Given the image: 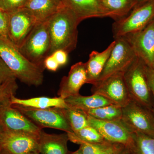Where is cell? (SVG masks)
<instances>
[{"instance_id": "6da1fadb", "label": "cell", "mask_w": 154, "mask_h": 154, "mask_svg": "<svg viewBox=\"0 0 154 154\" xmlns=\"http://www.w3.org/2000/svg\"><path fill=\"white\" fill-rule=\"evenodd\" d=\"M48 22L50 55L58 50L68 53L74 50L78 42V26L81 22L73 11L65 5L51 17Z\"/></svg>"}, {"instance_id": "7a4b0ae2", "label": "cell", "mask_w": 154, "mask_h": 154, "mask_svg": "<svg viewBox=\"0 0 154 154\" xmlns=\"http://www.w3.org/2000/svg\"><path fill=\"white\" fill-rule=\"evenodd\" d=\"M0 57L16 79L29 86L38 87L44 79V69L25 57L8 38L0 36Z\"/></svg>"}, {"instance_id": "3957f363", "label": "cell", "mask_w": 154, "mask_h": 154, "mask_svg": "<svg viewBox=\"0 0 154 154\" xmlns=\"http://www.w3.org/2000/svg\"><path fill=\"white\" fill-rule=\"evenodd\" d=\"M147 66L136 57L124 72V78L131 99L154 112V102L148 79Z\"/></svg>"}, {"instance_id": "277c9868", "label": "cell", "mask_w": 154, "mask_h": 154, "mask_svg": "<svg viewBox=\"0 0 154 154\" xmlns=\"http://www.w3.org/2000/svg\"><path fill=\"white\" fill-rule=\"evenodd\" d=\"M19 49L28 60L45 69L44 61L50 55L48 20L37 23Z\"/></svg>"}, {"instance_id": "5b68a950", "label": "cell", "mask_w": 154, "mask_h": 154, "mask_svg": "<svg viewBox=\"0 0 154 154\" xmlns=\"http://www.w3.org/2000/svg\"><path fill=\"white\" fill-rule=\"evenodd\" d=\"M122 123L132 132L154 137V112L133 99L122 107Z\"/></svg>"}, {"instance_id": "8992f818", "label": "cell", "mask_w": 154, "mask_h": 154, "mask_svg": "<svg viewBox=\"0 0 154 154\" xmlns=\"http://www.w3.org/2000/svg\"><path fill=\"white\" fill-rule=\"evenodd\" d=\"M154 19V0L134 8L128 15L112 25L114 39L142 30Z\"/></svg>"}, {"instance_id": "52a82bcc", "label": "cell", "mask_w": 154, "mask_h": 154, "mask_svg": "<svg viewBox=\"0 0 154 154\" xmlns=\"http://www.w3.org/2000/svg\"><path fill=\"white\" fill-rule=\"evenodd\" d=\"M91 91L93 94L104 96L121 107H125L132 99L123 72L115 73L99 81L93 85Z\"/></svg>"}, {"instance_id": "ba28073f", "label": "cell", "mask_w": 154, "mask_h": 154, "mask_svg": "<svg viewBox=\"0 0 154 154\" xmlns=\"http://www.w3.org/2000/svg\"><path fill=\"white\" fill-rule=\"evenodd\" d=\"M10 100L0 104V128L38 137L42 129L13 106Z\"/></svg>"}, {"instance_id": "9c48e42d", "label": "cell", "mask_w": 154, "mask_h": 154, "mask_svg": "<svg viewBox=\"0 0 154 154\" xmlns=\"http://www.w3.org/2000/svg\"><path fill=\"white\" fill-rule=\"evenodd\" d=\"M12 105L41 129L49 128L60 130L66 133H73L60 108L36 109Z\"/></svg>"}, {"instance_id": "30bf717a", "label": "cell", "mask_w": 154, "mask_h": 154, "mask_svg": "<svg viewBox=\"0 0 154 154\" xmlns=\"http://www.w3.org/2000/svg\"><path fill=\"white\" fill-rule=\"evenodd\" d=\"M122 37L128 42L137 57L148 66L154 67V19L142 30Z\"/></svg>"}, {"instance_id": "8fae6325", "label": "cell", "mask_w": 154, "mask_h": 154, "mask_svg": "<svg viewBox=\"0 0 154 154\" xmlns=\"http://www.w3.org/2000/svg\"><path fill=\"white\" fill-rule=\"evenodd\" d=\"M115 41V45L98 82L115 73L125 72L136 57L132 48L123 37L116 38Z\"/></svg>"}, {"instance_id": "7c38bea8", "label": "cell", "mask_w": 154, "mask_h": 154, "mask_svg": "<svg viewBox=\"0 0 154 154\" xmlns=\"http://www.w3.org/2000/svg\"><path fill=\"white\" fill-rule=\"evenodd\" d=\"M7 13L9 38L19 48L38 22L25 8Z\"/></svg>"}, {"instance_id": "4fadbf2b", "label": "cell", "mask_w": 154, "mask_h": 154, "mask_svg": "<svg viewBox=\"0 0 154 154\" xmlns=\"http://www.w3.org/2000/svg\"><path fill=\"white\" fill-rule=\"evenodd\" d=\"M0 150L9 154H28L38 151V137L0 128Z\"/></svg>"}, {"instance_id": "5bb4252c", "label": "cell", "mask_w": 154, "mask_h": 154, "mask_svg": "<svg viewBox=\"0 0 154 154\" xmlns=\"http://www.w3.org/2000/svg\"><path fill=\"white\" fill-rule=\"evenodd\" d=\"M86 114L89 125L97 130L105 140L112 143L121 144L125 146L130 143L132 132L121 121H102Z\"/></svg>"}, {"instance_id": "9a60e30c", "label": "cell", "mask_w": 154, "mask_h": 154, "mask_svg": "<svg viewBox=\"0 0 154 154\" xmlns=\"http://www.w3.org/2000/svg\"><path fill=\"white\" fill-rule=\"evenodd\" d=\"M85 84H87L85 64L79 62L72 66L68 75L62 79L57 95L64 99L79 95L80 89Z\"/></svg>"}, {"instance_id": "2e32d148", "label": "cell", "mask_w": 154, "mask_h": 154, "mask_svg": "<svg viewBox=\"0 0 154 154\" xmlns=\"http://www.w3.org/2000/svg\"><path fill=\"white\" fill-rule=\"evenodd\" d=\"M65 5L73 11L80 22L90 18H110L102 0H66Z\"/></svg>"}, {"instance_id": "e0dca14e", "label": "cell", "mask_w": 154, "mask_h": 154, "mask_svg": "<svg viewBox=\"0 0 154 154\" xmlns=\"http://www.w3.org/2000/svg\"><path fill=\"white\" fill-rule=\"evenodd\" d=\"M67 134H49L42 130L38 137V152L40 154H68Z\"/></svg>"}, {"instance_id": "ac0fdd59", "label": "cell", "mask_w": 154, "mask_h": 154, "mask_svg": "<svg viewBox=\"0 0 154 154\" xmlns=\"http://www.w3.org/2000/svg\"><path fill=\"white\" fill-rule=\"evenodd\" d=\"M115 44L114 40L102 52L94 51L90 54L88 62L85 63L87 84L94 85L98 82Z\"/></svg>"}, {"instance_id": "d6986e66", "label": "cell", "mask_w": 154, "mask_h": 154, "mask_svg": "<svg viewBox=\"0 0 154 154\" xmlns=\"http://www.w3.org/2000/svg\"><path fill=\"white\" fill-rule=\"evenodd\" d=\"M65 5L62 0H28L23 8L30 11L38 23L47 21Z\"/></svg>"}, {"instance_id": "ffe728a7", "label": "cell", "mask_w": 154, "mask_h": 154, "mask_svg": "<svg viewBox=\"0 0 154 154\" xmlns=\"http://www.w3.org/2000/svg\"><path fill=\"white\" fill-rule=\"evenodd\" d=\"M10 102L12 105L36 109L67 108L69 107L65 99L59 96L54 98L38 97L30 99H21L13 96L11 97Z\"/></svg>"}, {"instance_id": "44dd1931", "label": "cell", "mask_w": 154, "mask_h": 154, "mask_svg": "<svg viewBox=\"0 0 154 154\" xmlns=\"http://www.w3.org/2000/svg\"><path fill=\"white\" fill-rule=\"evenodd\" d=\"M65 100L69 107L82 110H90L114 104L109 99L97 94L90 96L79 94L69 97Z\"/></svg>"}, {"instance_id": "7402d4cb", "label": "cell", "mask_w": 154, "mask_h": 154, "mask_svg": "<svg viewBox=\"0 0 154 154\" xmlns=\"http://www.w3.org/2000/svg\"><path fill=\"white\" fill-rule=\"evenodd\" d=\"M126 147L130 154H154V137L132 132V140Z\"/></svg>"}, {"instance_id": "603a6c76", "label": "cell", "mask_w": 154, "mask_h": 154, "mask_svg": "<svg viewBox=\"0 0 154 154\" xmlns=\"http://www.w3.org/2000/svg\"><path fill=\"white\" fill-rule=\"evenodd\" d=\"M105 8L115 21L126 17L134 8L133 0H102Z\"/></svg>"}, {"instance_id": "cb8c5ba5", "label": "cell", "mask_w": 154, "mask_h": 154, "mask_svg": "<svg viewBox=\"0 0 154 154\" xmlns=\"http://www.w3.org/2000/svg\"><path fill=\"white\" fill-rule=\"evenodd\" d=\"M82 111L93 118L102 121H120L122 116V107L114 104Z\"/></svg>"}, {"instance_id": "d4e9b609", "label": "cell", "mask_w": 154, "mask_h": 154, "mask_svg": "<svg viewBox=\"0 0 154 154\" xmlns=\"http://www.w3.org/2000/svg\"><path fill=\"white\" fill-rule=\"evenodd\" d=\"M69 140L75 143L77 141L99 144L106 141L99 131L93 127L88 126L75 133H67Z\"/></svg>"}, {"instance_id": "484cf974", "label": "cell", "mask_w": 154, "mask_h": 154, "mask_svg": "<svg viewBox=\"0 0 154 154\" xmlns=\"http://www.w3.org/2000/svg\"><path fill=\"white\" fill-rule=\"evenodd\" d=\"M73 133L89 126L87 115L82 110L68 107L60 108Z\"/></svg>"}, {"instance_id": "4316f807", "label": "cell", "mask_w": 154, "mask_h": 154, "mask_svg": "<svg viewBox=\"0 0 154 154\" xmlns=\"http://www.w3.org/2000/svg\"><path fill=\"white\" fill-rule=\"evenodd\" d=\"M17 79H11L0 85V104L11 100L15 96L18 87Z\"/></svg>"}, {"instance_id": "83f0119b", "label": "cell", "mask_w": 154, "mask_h": 154, "mask_svg": "<svg viewBox=\"0 0 154 154\" xmlns=\"http://www.w3.org/2000/svg\"><path fill=\"white\" fill-rule=\"evenodd\" d=\"M107 142L106 141L103 143L95 144L79 141L75 143L80 145L79 148L82 154H101Z\"/></svg>"}, {"instance_id": "f1b7e54d", "label": "cell", "mask_w": 154, "mask_h": 154, "mask_svg": "<svg viewBox=\"0 0 154 154\" xmlns=\"http://www.w3.org/2000/svg\"><path fill=\"white\" fill-rule=\"evenodd\" d=\"M28 0H0V10L9 13L23 8Z\"/></svg>"}, {"instance_id": "f546056e", "label": "cell", "mask_w": 154, "mask_h": 154, "mask_svg": "<svg viewBox=\"0 0 154 154\" xmlns=\"http://www.w3.org/2000/svg\"><path fill=\"white\" fill-rule=\"evenodd\" d=\"M13 79L16 78L0 57V85Z\"/></svg>"}, {"instance_id": "4dcf8cb0", "label": "cell", "mask_w": 154, "mask_h": 154, "mask_svg": "<svg viewBox=\"0 0 154 154\" xmlns=\"http://www.w3.org/2000/svg\"><path fill=\"white\" fill-rule=\"evenodd\" d=\"M8 23V13L0 10V36L9 38Z\"/></svg>"}, {"instance_id": "1f68e13d", "label": "cell", "mask_w": 154, "mask_h": 154, "mask_svg": "<svg viewBox=\"0 0 154 154\" xmlns=\"http://www.w3.org/2000/svg\"><path fill=\"white\" fill-rule=\"evenodd\" d=\"M125 146L121 144L107 142L101 154H119Z\"/></svg>"}, {"instance_id": "d6a6232c", "label": "cell", "mask_w": 154, "mask_h": 154, "mask_svg": "<svg viewBox=\"0 0 154 154\" xmlns=\"http://www.w3.org/2000/svg\"><path fill=\"white\" fill-rule=\"evenodd\" d=\"M68 54L62 50H58L54 52L52 55L59 64L60 66L66 64L68 59Z\"/></svg>"}, {"instance_id": "836d02e7", "label": "cell", "mask_w": 154, "mask_h": 154, "mask_svg": "<svg viewBox=\"0 0 154 154\" xmlns=\"http://www.w3.org/2000/svg\"><path fill=\"white\" fill-rule=\"evenodd\" d=\"M45 68L51 71L55 72L59 67L60 65L57 63L55 58L52 54L48 56L44 61Z\"/></svg>"}, {"instance_id": "e575fe53", "label": "cell", "mask_w": 154, "mask_h": 154, "mask_svg": "<svg viewBox=\"0 0 154 154\" xmlns=\"http://www.w3.org/2000/svg\"><path fill=\"white\" fill-rule=\"evenodd\" d=\"M147 73L149 85L151 90L154 102V67L151 68L147 66Z\"/></svg>"}, {"instance_id": "d590c367", "label": "cell", "mask_w": 154, "mask_h": 154, "mask_svg": "<svg viewBox=\"0 0 154 154\" xmlns=\"http://www.w3.org/2000/svg\"><path fill=\"white\" fill-rule=\"evenodd\" d=\"M133 1L134 5V8L138 7V6L144 4L150 0H133Z\"/></svg>"}, {"instance_id": "8d00e7d4", "label": "cell", "mask_w": 154, "mask_h": 154, "mask_svg": "<svg viewBox=\"0 0 154 154\" xmlns=\"http://www.w3.org/2000/svg\"><path fill=\"white\" fill-rule=\"evenodd\" d=\"M119 154H130L128 149L125 146L123 149L122 150L121 152Z\"/></svg>"}, {"instance_id": "74e56055", "label": "cell", "mask_w": 154, "mask_h": 154, "mask_svg": "<svg viewBox=\"0 0 154 154\" xmlns=\"http://www.w3.org/2000/svg\"><path fill=\"white\" fill-rule=\"evenodd\" d=\"M70 154H82V151H81V149H80L79 148V149L76 151L73 152H72V153Z\"/></svg>"}, {"instance_id": "f35d334b", "label": "cell", "mask_w": 154, "mask_h": 154, "mask_svg": "<svg viewBox=\"0 0 154 154\" xmlns=\"http://www.w3.org/2000/svg\"><path fill=\"white\" fill-rule=\"evenodd\" d=\"M28 154H39V152L38 151H34L31 152L29 153Z\"/></svg>"}, {"instance_id": "ab89813d", "label": "cell", "mask_w": 154, "mask_h": 154, "mask_svg": "<svg viewBox=\"0 0 154 154\" xmlns=\"http://www.w3.org/2000/svg\"><path fill=\"white\" fill-rule=\"evenodd\" d=\"M0 154H9L7 152L3 150H0Z\"/></svg>"}, {"instance_id": "60d3db41", "label": "cell", "mask_w": 154, "mask_h": 154, "mask_svg": "<svg viewBox=\"0 0 154 154\" xmlns=\"http://www.w3.org/2000/svg\"><path fill=\"white\" fill-rule=\"evenodd\" d=\"M62 1H63V2L64 3L65 5V1H66V0H62Z\"/></svg>"}]
</instances>
